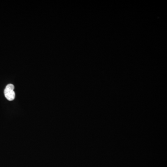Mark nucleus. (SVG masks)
<instances>
[{"mask_svg": "<svg viewBox=\"0 0 167 167\" xmlns=\"http://www.w3.org/2000/svg\"><path fill=\"white\" fill-rule=\"evenodd\" d=\"M14 86L10 84L7 85L5 89V96L9 101H12L15 99V94L14 91Z\"/></svg>", "mask_w": 167, "mask_h": 167, "instance_id": "nucleus-1", "label": "nucleus"}]
</instances>
